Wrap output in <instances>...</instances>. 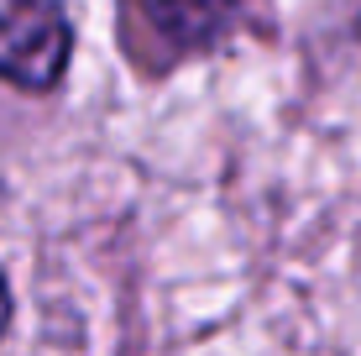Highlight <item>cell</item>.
I'll return each mask as SVG.
<instances>
[{
    "label": "cell",
    "mask_w": 361,
    "mask_h": 356,
    "mask_svg": "<svg viewBox=\"0 0 361 356\" xmlns=\"http://www.w3.org/2000/svg\"><path fill=\"white\" fill-rule=\"evenodd\" d=\"M235 11L241 0H126V27L136 21V42L163 47L168 58H189L226 37Z\"/></svg>",
    "instance_id": "cell-2"
},
{
    "label": "cell",
    "mask_w": 361,
    "mask_h": 356,
    "mask_svg": "<svg viewBox=\"0 0 361 356\" xmlns=\"http://www.w3.org/2000/svg\"><path fill=\"white\" fill-rule=\"evenodd\" d=\"M6 325H11V288H6V273H0V340H6Z\"/></svg>",
    "instance_id": "cell-3"
},
{
    "label": "cell",
    "mask_w": 361,
    "mask_h": 356,
    "mask_svg": "<svg viewBox=\"0 0 361 356\" xmlns=\"http://www.w3.org/2000/svg\"><path fill=\"white\" fill-rule=\"evenodd\" d=\"M73 58V27L58 0H0V84L47 94L63 84Z\"/></svg>",
    "instance_id": "cell-1"
},
{
    "label": "cell",
    "mask_w": 361,
    "mask_h": 356,
    "mask_svg": "<svg viewBox=\"0 0 361 356\" xmlns=\"http://www.w3.org/2000/svg\"><path fill=\"white\" fill-rule=\"evenodd\" d=\"M356 37H361V16H356Z\"/></svg>",
    "instance_id": "cell-4"
}]
</instances>
